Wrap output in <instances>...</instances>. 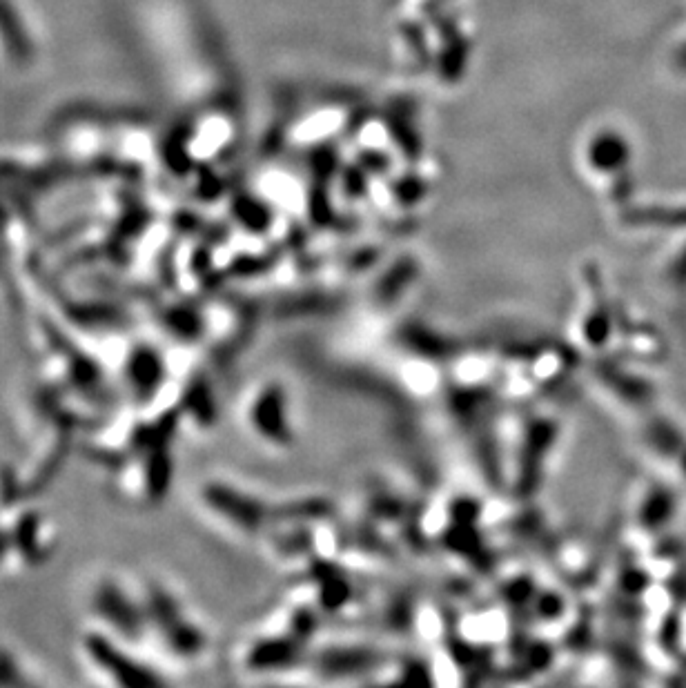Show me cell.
<instances>
[{
    "label": "cell",
    "mask_w": 686,
    "mask_h": 688,
    "mask_svg": "<svg viewBox=\"0 0 686 688\" xmlns=\"http://www.w3.org/2000/svg\"><path fill=\"white\" fill-rule=\"evenodd\" d=\"M130 363H136V366H156V363H154V357L150 355V352H147V355H139V357H134V361L130 359ZM154 375H156V372L154 370H150V372H141V375H139V372H136V375H134V381H139L141 383V386L139 388H150V386H147V383H152L154 381Z\"/></svg>",
    "instance_id": "8992f818"
},
{
    "label": "cell",
    "mask_w": 686,
    "mask_h": 688,
    "mask_svg": "<svg viewBox=\"0 0 686 688\" xmlns=\"http://www.w3.org/2000/svg\"><path fill=\"white\" fill-rule=\"evenodd\" d=\"M132 599L134 597L127 595L123 588L116 584V579L114 582L112 579H101L98 588H94V613L101 615L105 622L114 628V637H130L132 633H141L143 628H147L145 604L132 602Z\"/></svg>",
    "instance_id": "7a4b0ae2"
},
{
    "label": "cell",
    "mask_w": 686,
    "mask_h": 688,
    "mask_svg": "<svg viewBox=\"0 0 686 688\" xmlns=\"http://www.w3.org/2000/svg\"><path fill=\"white\" fill-rule=\"evenodd\" d=\"M83 657L87 666L98 673L103 680L119 686H152L161 680L152 673V668L141 664L136 657L127 655L116 642L114 635L103 631L87 633L83 640Z\"/></svg>",
    "instance_id": "6da1fadb"
},
{
    "label": "cell",
    "mask_w": 686,
    "mask_h": 688,
    "mask_svg": "<svg viewBox=\"0 0 686 688\" xmlns=\"http://www.w3.org/2000/svg\"><path fill=\"white\" fill-rule=\"evenodd\" d=\"M678 65H680V70L686 72V45L680 49V54H678Z\"/></svg>",
    "instance_id": "52a82bcc"
},
{
    "label": "cell",
    "mask_w": 686,
    "mask_h": 688,
    "mask_svg": "<svg viewBox=\"0 0 686 688\" xmlns=\"http://www.w3.org/2000/svg\"><path fill=\"white\" fill-rule=\"evenodd\" d=\"M248 419L254 432H259L263 441L270 444H288V424H286V399L279 388H268L254 395Z\"/></svg>",
    "instance_id": "3957f363"
},
{
    "label": "cell",
    "mask_w": 686,
    "mask_h": 688,
    "mask_svg": "<svg viewBox=\"0 0 686 688\" xmlns=\"http://www.w3.org/2000/svg\"><path fill=\"white\" fill-rule=\"evenodd\" d=\"M629 143L620 134H600L588 147V161L602 174H615L629 163Z\"/></svg>",
    "instance_id": "277c9868"
},
{
    "label": "cell",
    "mask_w": 686,
    "mask_h": 688,
    "mask_svg": "<svg viewBox=\"0 0 686 688\" xmlns=\"http://www.w3.org/2000/svg\"><path fill=\"white\" fill-rule=\"evenodd\" d=\"M675 515V497L669 490L658 488L651 495H646L644 504L640 508V519L644 530H658L671 524Z\"/></svg>",
    "instance_id": "5b68a950"
}]
</instances>
